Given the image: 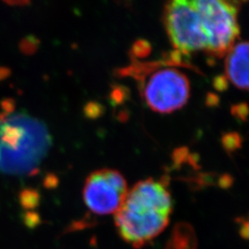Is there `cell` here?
<instances>
[{
  "label": "cell",
  "instance_id": "obj_1",
  "mask_svg": "<svg viewBox=\"0 0 249 249\" xmlns=\"http://www.w3.org/2000/svg\"><path fill=\"white\" fill-rule=\"evenodd\" d=\"M173 198L166 183L149 178L137 183L115 214L118 234L135 249L151 243L168 226Z\"/></svg>",
  "mask_w": 249,
  "mask_h": 249
},
{
  "label": "cell",
  "instance_id": "obj_2",
  "mask_svg": "<svg viewBox=\"0 0 249 249\" xmlns=\"http://www.w3.org/2000/svg\"><path fill=\"white\" fill-rule=\"evenodd\" d=\"M48 127L24 111L0 115V173L23 177L34 174L52 146Z\"/></svg>",
  "mask_w": 249,
  "mask_h": 249
},
{
  "label": "cell",
  "instance_id": "obj_3",
  "mask_svg": "<svg viewBox=\"0 0 249 249\" xmlns=\"http://www.w3.org/2000/svg\"><path fill=\"white\" fill-rule=\"evenodd\" d=\"M141 73L140 88L145 104L152 111L167 114L184 107L188 101L190 85L187 76L173 67H145Z\"/></svg>",
  "mask_w": 249,
  "mask_h": 249
},
{
  "label": "cell",
  "instance_id": "obj_4",
  "mask_svg": "<svg viewBox=\"0 0 249 249\" xmlns=\"http://www.w3.org/2000/svg\"><path fill=\"white\" fill-rule=\"evenodd\" d=\"M207 36L206 53L221 58L235 44L240 34L239 6L223 0H194Z\"/></svg>",
  "mask_w": 249,
  "mask_h": 249
},
{
  "label": "cell",
  "instance_id": "obj_5",
  "mask_svg": "<svg viewBox=\"0 0 249 249\" xmlns=\"http://www.w3.org/2000/svg\"><path fill=\"white\" fill-rule=\"evenodd\" d=\"M163 20L176 52L188 53L207 50V36L194 0H173L164 8Z\"/></svg>",
  "mask_w": 249,
  "mask_h": 249
},
{
  "label": "cell",
  "instance_id": "obj_6",
  "mask_svg": "<svg viewBox=\"0 0 249 249\" xmlns=\"http://www.w3.org/2000/svg\"><path fill=\"white\" fill-rule=\"evenodd\" d=\"M127 184L118 171L98 170L90 174L83 187V199L93 214H116L127 195Z\"/></svg>",
  "mask_w": 249,
  "mask_h": 249
},
{
  "label": "cell",
  "instance_id": "obj_7",
  "mask_svg": "<svg viewBox=\"0 0 249 249\" xmlns=\"http://www.w3.org/2000/svg\"><path fill=\"white\" fill-rule=\"evenodd\" d=\"M225 76L236 88L249 89V41L234 44L225 54Z\"/></svg>",
  "mask_w": 249,
  "mask_h": 249
},
{
  "label": "cell",
  "instance_id": "obj_8",
  "mask_svg": "<svg viewBox=\"0 0 249 249\" xmlns=\"http://www.w3.org/2000/svg\"><path fill=\"white\" fill-rule=\"evenodd\" d=\"M172 236L167 249H196V237L187 224H179Z\"/></svg>",
  "mask_w": 249,
  "mask_h": 249
}]
</instances>
